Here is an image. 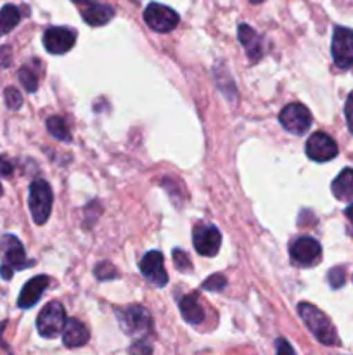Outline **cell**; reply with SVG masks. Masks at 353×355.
<instances>
[{"label":"cell","instance_id":"2","mask_svg":"<svg viewBox=\"0 0 353 355\" xmlns=\"http://www.w3.org/2000/svg\"><path fill=\"white\" fill-rule=\"evenodd\" d=\"M30 211L38 225L45 224L51 217L52 210V189L44 179H35L30 186Z\"/></svg>","mask_w":353,"mask_h":355},{"label":"cell","instance_id":"33","mask_svg":"<svg viewBox=\"0 0 353 355\" xmlns=\"http://www.w3.org/2000/svg\"><path fill=\"white\" fill-rule=\"evenodd\" d=\"M73 2L82 3V6H90V3H93V0H73Z\"/></svg>","mask_w":353,"mask_h":355},{"label":"cell","instance_id":"7","mask_svg":"<svg viewBox=\"0 0 353 355\" xmlns=\"http://www.w3.org/2000/svg\"><path fill=\"white\" fill-rule=\"evenodd\" d=\"M307 155L308 158L317 163L331 162L332 158L338 156V144L324 132H315L307 141Z\"/></svg>","mask_w":353,"mask_h":355},{"label":"cell","instance_id":"15","mask_svg":"<svg viewBox=\"0 0 353 355\" xmlns=\"http://www.w3.org/2000/svg\"><path fill=\"white\" fill-rule=\"evenodd\" d=\"M90 335L89 329L85 328L83 322L78 319H68L66 321L64 329H62V343L69 349H76V347H83L89 342Z\"/></svg>","mask_w":353,"mask_h":355},{"label":"cell","instance_id":"6","mask_svg":"<svg viewBox=\"0 0 353 355\" xmlns=\"http://www.w3.org/2000/svg\"><path fill=\"white\" fill-rule=\"evenodd\" d=\"M279 120L280 125H282L287 132H291V134L294 135H303L311 125V114L303 104L293 103L287 104V106L280 111Z\"/></svg>","mask_w":353,"mask_h":355},{"label":"cell","instance_id":"5","mask_svg":"<svg viewBox=\"0 0 353 355\" xmlns=\"http://www.w3.org/2000/svg\"><path fill=\"white\" fill-rule=\"evenodd\" d=\"M332 59L334 64L341 69L353 66V30L338 26L332 35Z\"/></svg>","mask_w":353,"mask_h":355},{"label":"cell","instance_id":"30","mask_svg":"<svg viewBox=\"0 0 353 355\" xmlns=\"http://www.w3.org/2000/svg\"><path fill=\"white\" fill-rule=\"evenodd\" d=\"M275 350H277L275 355H296V354H294L293 347L289 345V342H287V340H284V338L277 340Z\"/></svg>","mask_w":353,"mask_h":355},{"label":"cell","instance_id":"27","mask_svg":"<svg viewBox=\"0 0 353 355\" xmlns=\"http://www.w3.org/2000/svg\"><path fill=\"white\" fill-rule=\"evenodd\" d=\"M128 354H130V355H151L152 354V345L145 338L137 340V342H134V345L130 347Z\"/></svg>","mask_w":353,"mask_h":355},{"label":"cell","instance_id":"35","mask_svg":"<svg viewBox=\"0 0 353 355\" xmlns=\"http://www.w3.org/2000/svg\"><path fill=\"white\" fill-rule=\"evenodd\" d=\"M0 194H2V186H0Z\"/></svg>","mask_w":353,"mask_h":355},{"label":"cell","instance_id":"24","mask_svg":"<svg viewBox=\"0 0 353 355\" xmlns=\"http://www.w3.org/2000/svg\"><path fill=\"white\" fill-rule=\"evenodd\" d=\"M225 284H227V281H225V277L221 276V274H213L210 279L204 281L203 288L208 291H220V290H224Z\"/></svg>","mask_w":353,"mask_h":355},{"label":"cell","instance_id":"11","mask_svg":"<svg viewBox=\"0 0 353 355\" xmlns=\"http://www.w3.org/2000/svg\"><path fill=\"white\" fill-rule=\"evenodd\" d=\"M192 238L197 253L203 257H215L221 246V234L213 225H197Z\"/></svg>","mask_w":353,"mask_h":355},{"label":"cell","instance_id":"13","mask_svg":"<svg viewBox=\"0 0 353 355\" xmlns=\"http://www.w3.org/2000/svg\"><path fill=\"white\" fill-rule=\"evenodd\" d=\"M163 255L159 252H149L144 255L141 262V272L147 281H151L154 286H165L168 283V276H166L165 266H163Z\"/></svg>","mask_w":353,"mask_h":355},{"label":"cell","instance_id":"28","mask_svg":"<svg viewBox=\"0 0 353 355\" xmlns=\"http://www.w3.org/2000/svg\"><path fill=\"white\" fill-rule=\"evenodd\" d=\"M173 262H175V267L180 272H189V270L192 269L189 259H187V255L182 250H175V252H173Z\"/></svg>","mask_w":353,"mask_h":355},{"label":"cell","instance_id":"4","mask_svg":"<svg viewBox=\"0 0 353 355\" xmlns=\"http://www.w3.org/2000/svg\"><path fill=\"white\" fill-rule=\"evenodd\" d=\"M144 21L147 23V26L152 28L154 31H159V33H168V31L175 30L180 17L172 7L152 2L145 7Z\"/></svg>","mask_w":353,"mask_h":355},{"label":"cell","instance_id":"3","mask_svg":"<svg viewBox=\"0 0 353 355\" xmlns=\"http://www.w3.org/2000/svg\"><path fill=\"white\" fill-rule=\"evenodd\" d=\"M66 312L59 302H51L37 318V329L42 338H55L66 326Z\"/></svg>","mask_w":353,"mask_h":355},{"label":"cell","instance_id":"25","mask_svg":"<svg viewBox=\"0 0 353 355\" xmlns=\"http://www.w3.org/2000/svg\"><path fill=\"white\" fill-rule=\"evenodd\" d=\"M96 276L99 277L100 281H104V279H114L118 274H116V269H114L109 262H102L96 267Z\"/></svg>","mask_w":353,"mask_h":355},{"label":"cell","instance_id":"10","mask_svg":"<svg viewBox=\"0 0 353 355\" xmlns=\"http://www.w3.org/2000/svg\"><path fill=\"white\" fill-rule=\"evenodd\" d=\"M322 248L314 238H300L291 246V259L298 267H311L318 263Z\"/></svg>","mask_w":353,"mask_h":355},{"label":"cell","instance_id":"23","mask_svg":"<svg viewBox=\"0 0 353 355\" xmlns=\"http://www.w3.org/2000/svg\"><path fill=\"white\" fill-rule=\"evenodd\" d=\"M3 97H6V104L9 110H19L21 104H23V96H21L19 92H17L14 87H9V89H6V92H3Z\"/></svg>","mask_w":353,"mask_h":355},{"label":"cell","instance_id":"22","mask_svg":"<svg viewBox=\"0 0 353 355\" xmlns=\"http://www.w3.org/2000/svg\"><path fill=\"white\" fill-rule=\"evenodd\" d=\"M17 76H19V82L23 83V87L28 92H35V90H37L38 78L28 66H23V68L19 69V73H17Z\"/></svg>","mask_w":353,"mask_h":355},{"label":"cell","instance_id":"29","mask_svg":"<svg viewBox=\"0 0 353 355\" xmlns=\"http://www.w3.org/2000/svg\"><path fill=\"white\" fill-rule=\"evenodd\" d=\"M345 114H346V123H348L350 132H352V134H353V92L350 94L348 99H346Z\"/></svg>","mask_w":353,"mask_h":355},{"label":"cell","instance_id":"21","mask_svg":"<svg viewBox=\"0 0 353 355\" xmlns=\"http://www.w3.org/2000/svg\"><path fill=\"white\" fill-rule=\"evenodd\" d=\"M47 128L55 139H59V141H66V142L71 141V134H69V128L66 127V123H64V120H62V118H59V116L48 118Z\"/></svg>","mask_w":353,"mask_h":355},{"label":"cell","instance_id":"12","mask_svg":"<svg viewBox=\"0 0 353 355\" xmlns=\"http://www.w3.org/2000/svg\"><path fill=\"white\" fill-rule=\"evenodd\" d=\"M75 40V33L62 26H52L44 33V45L51 54H66L73 49Z\"/></svg>","mask_w":353,"mask_h":355},{"label":"cell","instance_id":"16","mask_svg":"<svg viewBox=\"0 0 353 355\" xmlns=\"http://www.w3.org/2000/svg\"><path fill=\"white\" fill-rule=\"evenodd\" d=\"M239 42L246 49V54H248L249 61L256 62L262 59V38H260V35L251 26H248V24H241L239 26Z\"/></svg>","mask_w":353,"mask_h":355},{"label":"cell","instance_id":"17","mask_svg":"<svg viewBox=\"0 0 353 355\" xmlns=\"http://www.w3.org/2000/svg\"><path fill=\"white\" fill-rule=\"evenodd\" d=\"M83 21L90 26H104L109 23L114 16V9L106 3H90L82 10Z\"/></svg>","mask_w":353,"mask_h":355},{"label":"cell","instance_id":"34","mask_svg":"<svg viewBox=\"0 0 353 355\" xmlns=\"http://www.w3.org/2000/svg\"><path fill=\"white\" fill-rule=\"evenodd\" d=\"M249 2H251V3H260V2H263V0H249Z\"/></svg>","mask_w":353,"mask_h":355},{"label":"cell","instance_id":"14","mask_svg":"<svg viewBox=\"0 0 353 355\" xmlns=\"http://www.w3.org/2000/svg\"><path fill=\"white\" fill-rule=\"evenodd\" d=\"M48 286V277L47 276H37L33 279L28 281L21 290L19 298H17V307L19 309H31L40 297L44 295L45 288Z\"/></svg>","mask_w":353,"mask_h":355},{"label":"cell","instance_id":"8","mask_svg":"<svg viewBox=\"0 0 353 355\" xmlns=\"http://www.w3.org/2000/svg\"><path fill=\"white\" fill-rule=\"evenodd\" d=\"M120 326L127 335H141V333H147L151 329L152 321L149 312L141 305H134V307L127 309L120 314Z\"/></svg>","mask_w":353,"mask_h":355},{"label":"cell","instance_id":"18","mask_svg":"<svg viewBox=\"0 0 353 355\" xmlns=\"http://www.w3.org/2000/svg\"><path fill=\"white\" fill-rule=\"evenodd\" d=\"M180 312H182V318L189 324H199L204 319V311L201 307L197 295H187V297H183L180 300Z\"/></svg>","mask_w":353,"mask_h":355},{"label":"cell","instance_id":"32","mask_svg":"<svg viewBox=\"0 0 353 355\" xmlns=\"http://www.w3.org/2000/svg\"><path fill=\"white\" fill-rule=\"evenodd\" d=\"M346 217H348L350 222H352V224H353V203L350 205L348 208H346Z\"/></svg>","mask_w":353,"mask_h":355},{"label":"cell","instance_id":"19","mask_svg":"<svg viewBox=\"0 0 353 355\" xmlns=\"http://www.w3.org/2000/svg\"><path fill=\"white\" fill-rule=\"evenodd\" d=\"M332 194L338 200L348 201L353 200V170L345 168L332 182Z\"/></svg>","mask_w":353,"mask_h":355},{"label":"cell","instance_id":"26","mask_svg":"<svg viewBox=\"0 0 353 355\" xmlns=\"http://www.w3.org/2000/svg\"><path fill=\"white\" fill-rule=\"evenodd\" d=\"M345 269L343 267H334V269L329 270V284H331L334 290L341 288L345 284Z\"/></svg>","mask_w":353,"mask_h":355},{"label":"cell","instance_id":"20","mask_svg":"<svg viewBox=\"0 0 353 355\" xmlns=\"http://www.w3.org/2000/svg\"><path fill=\"white\" fill-rule=\"evenodd\" d=\"M21 19V12L16 6L12 3H7V6L2 7L0 10V37L6 33H9L10 30L17 26Z\"/></svg>","mask_w":353,"mask_h":355},{"label":"cell","instance_id":"1","mask_svg":"<svg viewBox=\"0 0 353 355\" xmlns=\"http://www.w3.org/2000/svg\"><path fill=\"white\" fill-rule=\"evenodd\" d=\"M298 312H300L301 319L307 324V328L314 333V336L322 345H339V336L336 333V328L320 309H317L311 304H300L298 305Z\"/></svg>","mask_w":353,"mask_h":355},{"label":"cell","instance_id":"9","mask_svg":"<svg viewBox=\"0 0 353 355\" xmlns=\"http://www.w3.org/2000/svg\"><path fill=\"white\" fill-rule=\"evenodd\" d=\"M0 255H2L3 260L2 266L9 267L12 270H21L30 266V263H26V253H24L23 245H21L16 236H2V239H0Z\"/></svg>","mask_w":353,"mask_h":355},{"label":"cell","instance_id":"31","mask_svg":"<svg viewBox=\"0 0 353 355\" xmlns=\"http://www.w3.org/2000/svg\"><path fill=\"white\" fill-rule=\"evenodd\" d=\"M12 173V165L6 158H0V175L9 177Z\"/></svg>","mask_w":353,"mask_h":355}]
</instances>
